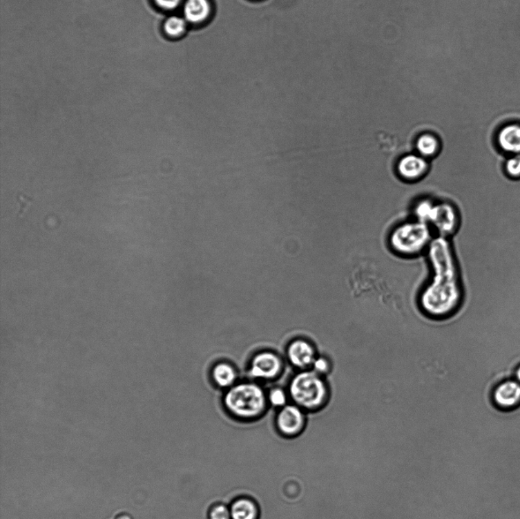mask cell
Wrapping results in <instances>:
<instances>
[{
	"mask_svg": "<svg viewBox=\"0 0 520 519\" xmlns=\"http://www.w3.org/2000/svg\"><path fill=\"white\" fill-rule=\"evenodd\" d=\"M307 426V416L305 411L296 404H287L280 409L275 426L282 437L293 439L305 431Z\"/></svg>",
	"mask_w": 520,
	"mask_h": 519,
	"instance_id": "8992f818",
	"label": "cell"
},
{
	"mask_svg": "<svg viewBox=\"0 0 520 519\" xmlns=\"http://www.w3.org/2000/svg\"><path fill=\"white\" fill-rule=\"evenodd\" d=\"M227 411L233 417L242 421L255 420L263 415L267 398L263 389L254 383L234 386L224 397Z\"/></svg>",
	"mask_w": 520,
	"mask_h": 519,
	"instance_id": "277c9868",
	"label": "cell"
},
{
	"mask_svg": "<svg viewBox=\"0 0 520 519\" xmlns=\"http://www.w3.org/2000/svg\"><path fill=\"white\" fill-rule=\"evenodd\" d=\"M232 519H259L260 508L257 502L247 496L235 498L229 505Z\"/></svg>",
	"mask_w": 520,
	"mask_h": 519,
	"instance_id": "8fae6325",
	"label": "cell"
},
{
	"mask_svg": "<svg viewBox=\"0 0 520 519\" xmlns=\"http://www.w3.org/2000/svg\"><path fill=\"white\" fill-rule=\"evenodd\" d=\"M211 7L207 0H187L184 13L186 19L192 23H199L209 16Z\"/></svg>",
	"mask_w": 520,
	"mask_h": 519,
	"instance_id": "5bb4252c",
	"label": "cell"
},
{
	"mask_svg": "<svg viewBox=\"0 0 520 519\" xmlns=\"http://www.w3.org/2000/svg\"><path fill=\"white\" fill-rule=\"evenodd\" d=\"M517 379L519 382H520V366L518 368V370L516 372Z\"/></svg>",
	"mask_w": 520,
	"mask_h": 519,
	"instance_id": "cb8c5ba5",
	"label": "cell"
},
{
	"mask_svg": "<svg viewBox=\"0 0 520 519\" xmlns=\"http://www.w3.org/2000/svg\"><path fill=\"white\" fill-rule=\"evenodd\" d=\"M208 519H232L229 506L225 503L213 504L208 511Z\"/></svg>",
	"mask_w": 520,
	"mask_h": 519,
	"instance_id": "e0dca14e",
	"label": "cell"
},
{
	"mask_svg": "<svg viewBox=\"0 0 520 519\" xmlns=\"http://www.w3.org/2000/svg\"><path fill=\"white\" fill-rule=\"evenodd\" d=\"M433 239L430 225L414 220L394 228L389 235V245L392 252L399 257L414 258L426 253Z\"/></svg>",
	"mask_w": 520,
	"mask_h": 519,
	"instance_id": "7a4b0ae2",
	"label": "cell"
},
{
	"mask_svg": "<svg viewBox=\"0 0 520 519\" xmlns=\"http://www.w3.org/2000/svg\"><path fill=\"white\" fill-rule=\"evenodd\" d=\"M282 368L279 357L271 352L258 353L250 364L249 373L256 379L270 380L276 378Z\"/></svg>",
	"mask_w": 520,
	"mask_h": 519,
	"instance_id": "ba28073f",
	"label": "cell"
},
{
	"mask_svg": "<svg viewBox=\"0 0 520 519\" xmlns=\"http://www.w3.org/2000/svg\"><path fill=\"white\" fill-rule=\"evenodd\" d=\"M506 169L508 174L512 177L520 176V155L510 158L506 163Z\"/></svg>",
	"mask_w": 520,
	"mask_h": 519,
	"instance_id": "ffe728a7",
	"label": "cell"
},
{
	"mask_svg": "<svg viewBox=\"0 0 520 519\" xmlns=\"http://www.w3.org/2000/svg\"><path fill=\"white\" fill-rule=\"evenodd\" d=\"M185 28H186V23H185V21L180 17H170L166 21L165 31L170 36H180L184 33Z\"/></svg>",
	"mask_w": 520,
	"mask_h": 519,
	"instance_id": "2e32d148",
	"label": "cell"
},
{
	"mask_svg": "<svg viewBox=\"0 0 520 519\" xmlns=\"http://www.w3.org/2000/svg\"><path fill=\"white\" fill-rule=\"evenodd\" d=\"M115 519H133L132 516L128 513H122L117 515Z\"/></svg>",
	"mask_w": 520,
	"mask_h": 519,
	"instance_id": "603a6c76",
	"label": "cell"
},
{
	"mask_svg": "<svg viewBox=\"0 0 520 519\" xmlns=\"http://www.w3.org/2000/svg\"><path fill=\"white\" fill-rule=\"evenodd\" d=\"M331 364L329 359L321 356H318L313 366H311V370L322 376L329 374L331 372Z\"/></svg>",
	"mask_w": 520,
	"mask_h": 519,
	"instance_id": "d6986e66",
	"label": "cell"
},
{
	"mask_svg": "<svg viewBox=\"0 0 520 519\" xmlns=\"http://www.w3.org/2000/svg\"><path fill=\"white\" fill-rule=\"evenodd\" d=\"M289 395L295 404L305 411L317 412L329 404L331 390L325 376L307 370L297 374L293 379Z\"/></svg>",
	"mask_w": 520,
	"mask_h": 519,
	"instance_id": "3957f363",
	"label": "cell"
},
{
	"mask_svg": "<svg viewBox=\"0 0 520 519\" xmlns=\"http://www.w3.org/2000/svg\"><path fill=\"white\" fill-rule=\"evenodd\" d=\"M304 155H306V152L305 151H295V152H291L287 154L286 156L289 158H293V157H299Z\"/></svg>",
	"mask_w": 520,
	"mask_h": 519,
	"instance_id": "7402d4cb",
	"label": "cell"
},
{
	"mask_svg": "<svg viewBox=\"0 0 520 519\" xmlns=\"http://www.w3.org/2000/svg\"><path fill=\"white\" fill-rule=\"evenodd\" d=\"M398 176L406 182H418L426 177L430 170L429 160L418 153L405 154L396 163Z\"/></svg>",
	"mask_w": 520,
	"mask_h": 519,
	"instance_id": "52a82bcc",
	"label": "cell"
},
{
	"mask_svg": "<svg viewBox=\"0 0 520 519\" xmlns=\"http://www.w3.org/2000/svg\"><path fill=\"white\" fill-rule=\"evenodd\" d=\"M287 357L292 365L297 368H311L318 355L313 344L305 340H296L289 345Z\"/></svg>",
	"mask_w": 520,
	"mask_h": 519,
	"instance_id": "9c48e42d",
	"label": "cell"
},
{
	"mask_svg": "<svg viewBox=\"0 0 520 519\" xmlns=\"http://www.w3.org/2000/svg\"><path fill=\"white\" fill-rule=\"evenodd\" d=\"M441 149V139L433 133H423L415 140L416 153L428 160L439 155Z\"/></svg>",
	"mask_w": 520,
	"mask_h": 519,
	"instance_id": "7c38bea8",
	"label": "cell"
},
{
	"mask_svg": "<svg viewBox=\"0 0 520 519\" xmlns=\"http://www.w3.org/2000/svg\"><path fill=\"white\" fill-rule=\"evenodd\" d=\"M427 253L430 275L418 296V305L427 318H452L461 307L463 287L454 251L449 238H434Z\"/></svg>",
	"mask_w": 520,
	"mask_h": 519,
	"instance_id": "6da1fadb",
	"label": "cell"
},
{
	"mask_svg": "<svg viewBox=\"0 0 520 519\" xmlns=\"http://www.w3.org/2000/svg\"><path fill=\"white\" fill-rule=\"evenodd\" d=\"M499 144L505 152L520 153V126L510 124L504 126L499 134Z\"/></svg>",
	"mask_w": 520,
	"mask_h": 519,
	"instance_id": "4fadbf2b",
	"label": "cell"
},
{
	"mask_svg": "<svg viewBox=\"0 0 520 519\" xmlns=\"http://www.w3.org/2000/svg\"><path fill=\"white\" fill-rule=\"evenodd\" d=\"M267 401L269 402L273 408L280 409L287 404V394L281 388H274L271 390Z\"/></svg>",
	"mask_w": 520,
	"mask_h": 519,
	"instance_id": "ac0fdd59",
	"label": "cell"
},
{
	"mask_svg": "<svg viewBox=\"0 0 520 519\" xmlns=\"http://www.w3.org/2000/svg\"><path fill=\"white\" fill-rule=\"evenodd\" d=\"M496 404L503 408L514 407L520 401V382L506 381L497 386L494 393Z\"/></svg>",
	"mask_w": 520,
	"mask_h": 519,
	"instance_id": "30bf717a",
	"label": "cell"
},
{
	"mask_svg": "<svg viewBox=\"0 0 520 519\" xmlns=\"http://www.w3.org/2000/svg\"><path fill=\"white\" fill-rule=\"evenodd\" d=\"M419 219L428 224L439 236L447 238L456 232L460 223L458 209L452 202H436L428 198L419 209Z\"/></svg>",
	"mask_w": 520,
	"mask_h": 519,
	"instance_id": "5b68a950",
	"label": "cell"
},
{
	"mask_svg": "<svg viewBox=\"0 0 520 519\" xmlns=\"http://www.w3.org/2000/svg\"><path fill=\"white\" fill-rule=\"evenodd\" d=\"M212 375L214 382L221 388L233 386L237 379L234 367L226 363H220L215 366Z\"/></svg>",
	"mask_w": 520,
	"mask_h": 519,
	"instance_id": "9a60e30c",
	"label": "cell"
},
{
	"mask_svg": "<svg viewBox=\"0 0 520 519\" xmlns=\"http://www.w3.org/2000/svg\"><path fill=\"white\" fill-rule=\"evenodd\" d=\"M158 6L166 10H173L180 5L182 0H155Z\"/></svg>",
	"mask_w": 520,
	"mask_h": 519,
	"instance_id": "44dd1931",
	"label": "cell"
}]
</instances>
